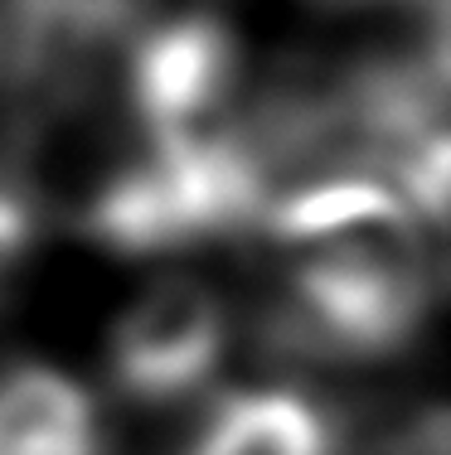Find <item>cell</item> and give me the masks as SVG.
<instances>
[{"label":"cell","mask_w":451,"mask_h":455,"mask_svg":"<svg viewBox=\"0 0 451 455\" xmlns=\"http://www.w3.org/2000/svg\"><path fill=\"white\" fill-rule=\"evenodd\" d=\"M437 272L413 213H383L320 243L267 310V344L301 359H374L413 339Z\"/></svg>","instance_id":"cell-1"},{"label":"cell","mask_w":451,"mask_h":455,"mask_svg":"<svg viewBox=\"0 0 451 455\" xmlns=\"http://www.w3.org/2000/svg\"><path fill=\"white\" fill-rule=\"evenodd\" d=\"M238 44L209 15L141 29L126 53V102L146 140H204L233 122Z\"/></svg>","instance_id":"cell-2"},{"label":"cell","mask_w":451,"mask_h":455,"mask_svg":"<svg viewBox=\"0 0 451 455\" xmlns=\"http://www.w3.org/2000/svg\"><path fill=\"white\" fill-rule=\"evenodd\" d=\"M223 354V306L189 276L150 286L112 339V373L126 397L170 403L199 387Z\"/></svg>","instance_id":"cell-3"},{"label":"cell","mask_w":451,"mask_h":455,"mask_svg":"<svg viewBox=\"0 0 451 455\" xmlns=\"http://www.w3.org/2000/svg\"><path fill=\"white\" fill-rule=\"evenodd\" d=\"M0 455H102L83 387L49 368L0 378Z\"/></svg>","instance_id":"cell-4"},{"label":"cell","mask_w":451,"mask_h":455,"mask_svg":"<svg viewBox=\"0 0 451 455\" xmlns=\"http://www.w3.org/2000/svg\"><path fill=\"white\" fill-rule=\"evenodd\" d=\"M189 455H335V431L301 393H238L213 407Z\"/></svg>","instance_id":"cell-5"},{"label":"cell","mask_w":451,"mask_h":455,"mask_svg":"<svg viewBox=\"0 0 451 455\" xmlns=\"http://www.w3.org/2000/svg\"><path fill=\"white\" fill-rule=\"evenodd\" d=\"M407 204L379 180H316L301 184L292 194H277L262 209V223L282 243H330V237L350 233V228L399 213Z\"/></svg>","instance_id":"cell-6"},{"label":"cell","mask_w":451,"mask_h":455,"mask_svg":"<svg viewBox=\"0 0 451 455\" xmlns=\"http://www.w3.org/2000/svg\"><path fill=\"white\" fill-rule=\"evenodd\" d=\"M383 455H447V417L442 411H423L417 421H407L399 436L383 446Z\"/></svg>","instance_id":"cell-7"}]
</instances>
